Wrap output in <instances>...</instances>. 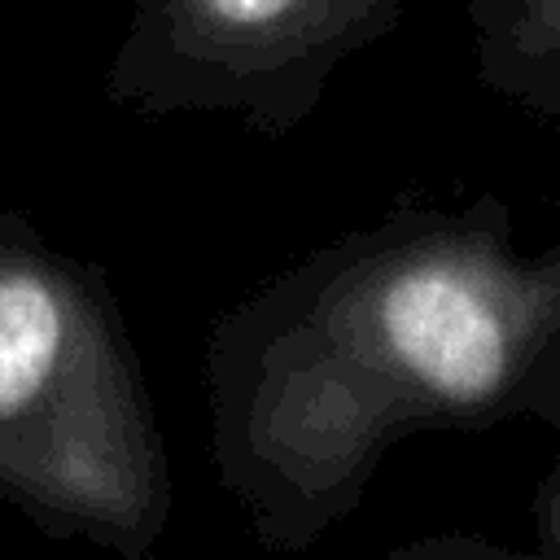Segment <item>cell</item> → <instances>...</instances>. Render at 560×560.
I'll use <instances>...</instances> for the list:
<instances>
[{"label":"cell","instance_id":"6da1fadb","mask_svg":"<svg viewBox=\"0 0 560 560\" xmlns=\"http://www.w3.org/2000/svg\"><path fill=\"white\" fill-rule=\"evenodd\" d=\"M219 486L302 551L416 429L560 424V249H512L503 201L407 206L219 319L206 346Z\"/></svg>","mask_w":560,"mask_h":560},{"label":"cell","instance_id":"7a4b0ae2","mask_svg":"<svg viewBox=\"0 0 560 560\" xmlns=\"http://www.w3.org/2000/svg\"><path fill=\"white\" fill-rule=\"evenodd\" d=\"M0 499L127 560L171 521V472L109 280L0 210Z\"/></svg>","mask_w":560,"mask_h":560},{"label":"cell","instance_id":"3957f363","mask_svg":"<svg viewBox=\"0 0 560 560\" xmlns=\"http://www.w3.org/2000/svg\"><path fill=\"white\" fill-rule=\"evenodd\" d=\"M402 0H136L109 61L118 109L236 114L280 140L306 122L328 74L398 26Z\"/></svg>","mask_w":560,"mask_h":560},{"label":"cell","instance_id":"277c9868","mask_svg":"<svg viewBox=\"0 0 560 560\" xmlns=\"http://www.w3.org/2000/svg\"><path fill=\"white\" fill-rule=\"evenodd\" d=\"M477 79L529 109L560 118V0H472Z\"/></svg>","mask_w":560,"mask_h":560}]
</instances>
